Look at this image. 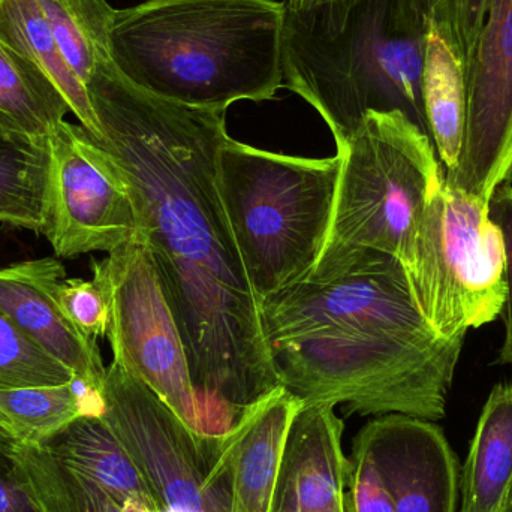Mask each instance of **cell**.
Here are the masks:
<instances>
[{
    "label": "cell",
    "mask_w": 512,
    "mask_h": 512,
    "mask_svg": "<svg viewBox=\"0 0 512 512\" xmlns=\"http://www.w3.org/2000/svg\"><path fill=\"white\" fill-rule=\"evenodd\" d=\"M86 87L98 143L131 182L143 245L185 342L204 433L222 435L280 387L262 301L219 192L227 110L153 95L113 62Z\"/></svg>",
    "instance_id": "6da1fadb"
},
{
    "label": "cell",
    "mask_w": 512,
    "mask_h": 512,
    "mask_svg": "<svg viewBox=\"0 0 512 512\" xmlns=\"http://www.w3.org/2000/svg\"><path fill=\"white\" fill-rule=\"evenodd\" d=\"M279 0H147L117 9L111 60L135 86L168 101L227 110L283 87Z\"/></svg>",
    "instance_id": "7a4b0ae2"
},
{
    "label": "cell",
    "mask_w": 512,
    "mask_h": 512,
    "mask_svg": "<svg viewBox=\"0 0 512 512\" xmlns=\"http://www.w3.org/2000/svg\"><path fill=\"white\" fill-rule=\"evenodd\" d=\"M424 51L426 36L400 26L393 0H366L348 11L286 8L283 86L318 111L337 150L369 111H402L429 135Z\"/></svg>",
    "instance_id": "3957f363"
},
{
    "label": "cell",
    "mask_w": 512,
    "mask_h": 512,
    "mask_svg": "<svg viewBox=\"0 0 512 512\" xmlns=\"http://www.w3.org/2000/svg\"><path fill=\"white\" fill-rule=\"evenodd\" d=\"M463 340L430 325L324 331L271 349L280 385L304 405L364 415L445 417Z\"/></svg>",
    "instance_id": "277c9868"
},
{
    "label": "cell",
    "mask_w": 512,
    "mask_h": 512,
    "mask_svg": "<svg viewBox=\"0 0 512 512\" xmlns=\"http://www.w3.org/2000/svg\"><path fill=\"white\" fill-rule=\"evenodd\" d=\"M340 156L301 158L225 138L218 186L256 294L309 279L333 221Z\"/></svg>",
    "instance_id": "5b68a950"
},
{
    "label": "cell",
    "mask_w": 512,
    "mask_h": 512,
    "mask_svg": "<svg viewBox=\"0 0 512 512\" xmlns=\"http://www.w3.org/2000/svg\"><path fill=\"white\" fill-rule=\"evenodd\" d=\"M340 156L333 221L315 270L330 282L369 254L402 262L444 171L432 138L402 111H369Z\"/></svg>",
    "instance_id": "8992f818"
},
{
    "label": "cell",
    "mask_w": 512,
    "mask_h": 512,
    "mask_svg": "<svg viewBox=\"0 0 512 512\" xmlns=\"http://www.w3.org/2000/svg\"><path fill=\"white\" fill-rule=\"evenodd\" d=\"M412 298L445 339L501 316L505 246L489 203L442 183L427 204L402 259Z\"/></svg>",
    "instance_id": "52a82bcc"
},
{
    "label": "cell",
    "mask_w": 512,
    "mask_h": 512,
    "mask_svg": "<svg viewBox=\"0 0 512 512\" xmlns=\"http://www.w3.org/2000/svg\"><path fill=\"white\" fill-rule=\"evenodd\" d=\"M102 400V420L161 512H231L236 424L222 435L195 432L117 360L107 367Z\"/></svg>",
    "instance_id": "ba28073f"
},
{
    "label": "cell",
    "mask_w": 512,
    "mask_h": 512,
    "mask_svg": "<svg viewBox=\"0 0 512 512\" xmlns=\"http://www.w3.org/2000/svg\"><path fill=\"white\" fill-rule=\"evenodd\" d=\"M110 304L113 360L143 381L192 430L204 433L182 333L149 251L131 243L92 261ZM206 435V433H204Z\"/></svg>",
    "instance_id": "9c48e42d"
},
{
    "label": "cell",
    "mask_w": 512,
    "mask_h": 512,
    "mask_svg": "<svg viewBox=\"0 0 512 512\" xmlns=\"http://www.w3.org/2000/svg\"><path fill=\"white\" fill-rule=\"evenodd\" d=\"M345 512H459L462 469L435 421L381 415L355 436Z\"/></svg>",
    "instance_id": "30bf717a"
},
{
    "label": "cell",
    "mask_w": 512,
    "mask_h": 512,
    "mask_svg": "<svg viewBox=\"0 0 512 512\" xmlns=\"http://www.w3.org/2000/svg\"><path fill=\"white\" fill-rule=\"evenodd\" d=\"M50 179L42 234L74 258L143 243L134 191L116 159L83 126L63 122L48 137Z\"/></svg>",
    "instance_id": "8fae6325"
},
{
    "label": "cell",
    "mask_w": 512,
    "mask_h": 512,
    "mask_svg": "<svg viewBox=\"0 0 512 512\" xmlns=\"http://www.w3.org/2000/svg\"><path fill=\"white\" fill-rule=\"evenodd\" d=\"M445 183L489 203L512 185V0H489L466 72L462 152Z\"/></svg>",
    "instance_id": "7c38bea8"
},
{
    "label": "cell",
    "mask_w": 512,
    "mask_h": 512,
    "mask_svg": "<svg viewBox=\"0 0 512 512\" xmlns=\"http://www.w3.org/2000/svg\"><path fill=\"white\" fill-rule=\"evenodd\" d=\"M65 279V267L56 258L0 268V312L78 379L102 393L107 367L96 339L78 330L60 304L59 289Z\"/></svg>",
    "instance_id": "4fadbf2b"
},
{
    "label": "cell",
    "mask_w": 512,
    "mask_h": 512,
    "mask_svg": "<svg viewBox=\"0 0 512 512\" xmlns=\"http://www.w3.org/2000/svg\"><path fill=\"white\" fill-rule=\"evenodd\" d=\"M334 406L304 405L283 448L270 512H345L348 457Z\"/></svg>",
    "instance_id": "5bb4252c"
},
{
    "label": "cell",
    "mask_w": 512,
    "mask_h": 512,
    "mask_svg": "<svg viewBox=\"0 0 512 512\" xmlns=\"http://www.w3.org/2000/svg\"><path fill=\"white\" fill-rule=\"evenodd\" d=\"M304 403L280 385L239 418L231 512H270L289 427Z\"/></svg>",
    "instance_id": "9a60e30c"
},
{
    "label": "cell",
    "mask_w": 512,
    "mask_h": 512,
    "mask_svg": "<svg viewBox=\"0 0 512 512\" xmlns=\"http://www.w3.org/2000/svg\"><path fill=\"white\" fill-rule=\"evenodd\" d=\"M512 495V385L493 388L462 469L459 512H504Z\"/></svg>",
    "instance_id": "2e32d148"
},
{
    "label": "cell",
    "mask_w": 512,
    "mask_h": 512,
    "mask_svg": "<svg viewBox=\"0 0 512 512\" xmlns=\"http://www.w3.org/2000/svg\"><path fill=\"white\" fill-rule=\"evenodd\" d=\"M104 400L81 379L50 387L0 390V429L18 447H44L83 417H101Z\"/></svg>",
    "instance_id": "e0dca14e"
},
{
    "label": "cell",
    "mask_w": 512,
    "mask_h": 512,
    "mask_svg": "<svg viewBox=\"0 0 512 512\" xmlns=\"http://www.w3.org/2000/svg\"><path fill=\"white\" fill-rule=\"evenodd\" d=\"M0 41L44 72L65 96L80 125L101 140L86 84L63 57L39 0H0Z\"/></svg>",
    "instance_id": "ac0fdd59"
},
{
    "label": "cell",
    "mask_w": 512,
    "mask_h": 512,
    "mask_svg": "<svg viewBox=\"0 0 512 512\" xmlns=\"http://www.w3.org/2000/svg\"><path fill=\"white\" fill-rule=\"evenodd\" d=\"M423 104L430 138L447 173L456 168L462 152L466 74L456 51L433 29L426 33Z\"/></svg>",
    "instance_id": "d6986e66"
},
{
    "label": "cell",
    "mask_w": 512,
    "mask_h": 512,
    "mask_svg": "<svg viewBox=\"0 0 512 512\" xmlns=\"http://www.w3.org/2000/svg\"><path fill=\"white\" fill-rule=\"evenodd\" d=\"M48 179V138L0 134V222L42 234Z\"/></svg>",
    "instance_id": "ffe728a7"
},
{
    "label": "cell",
    "mask_w": 512,
    "mask_h": 512,
    "mask_svg": "<svg viewBox=\"0 0 512 512\" xmlns=\"http://www.w3.org/2000/svg\"><path fill=\"white\" fill-rule=\"evenodd\" d=\"M68 113L47 75L0 41V116L27 137L48 138Z\"/></svg>",
    "instance_id": "44dd1931"
},
{
    "label": "cell",
    "mask_w": 512,
    "mask_h": 512,
    "mask_svg": "<svg viewBox=\"0 0 512 512\" xmlns=\"http://www.w3.org/2000/svg\"><path fill=\"white\" fill-rule=\"evenodd\" d=\"M60 51L87 84L111 60V29L117 9L107 0H39Z\"/></svg>",
    "instance_id": "7402d4cb"
},
{
    "label": "cell",
    "mask_w": 512,
    "mask_h": 512,
    "mask_svg": "<svg viewBox=\"0 0 512 512\" xmlns=\"http://www.w3.org/2000/svg\"><path fill=\"white\" fill-rule=\"evenodd\" d=\"M397 21L406 32L426 36L433 29L471 68L489 0H393Z\"/></svg>",
    "instance_id": "603a6c76"
},
{
    "label": "cell",
    "mask_w": 512,
    "mask_h": 512,
    "mask_svg": "<svg viewBox=\"0 0 512 512\" xmlns=\"http://www.w3.org/2000/svg\"><path fill=\"white\" fill-rule=\"evenodd\" d=\"M77 376L0 312V390L50 387Z\"/></svg>",
    "instance_id": "cb8c5ba5"
},
{
    "label": "cell",
    "mask_w": 512,
    "mask_h": 512,
    "mask_svg": "<svg viewBox=\"0 0 512 512\" xmlns=\"http://www.w3.org/2000/svg\"><path fill=\"white\" fill-rule=\"evenodd\" d=\"M59 300L72 324L87 336L105 337L110 327V304L104 288L95 279L63 280Z\"/></svg>",
    "instance_id": "d4e9b609"
},
{
    "label": "cell",
    "mask_w": 512,
    "mask_h": 512,
    "mask_svg": "<svg viewBox=\"0 0 512 512\" xmlns=\"http://www.w3.org/2000/svg\"><path fill=\"white\" fill-rule=\"evenodd\" d=\"M490 219L498 225L504 237L505 246V295L504 316L505 336L504 345L499 354V361L512 364V185L501 186L489 201Z\"/></svg>",
    "instance_id": "484cf974"
},
{
    "label": "cell",
    "mask_w": 512,
    "mask_h": 512,
    "mask_svg": "<svg viewBox=\"0 0 512 512\" xmlns=\"http://www.w3.org/2000/svg\"><path fill=\"white\" fill-rule=\"evenodd\" d=\"M0 512H39L11 469L6 474H0Z\"/></svg>",
    "instance_id": "4316f807"
},
{
    "label": "cell",
    "mask_w": 512,
    "mask_h": 512,
    "mask_svg": "<svg viewBox=\"0 0 512 512\" xmlns=\"http://www.w3.org/2000/svg\"><path fill=\"white\" fill-rule=\"evenodd\" d=\"M366 0H285L286 8L294 12L313 11V9H336V11H348L352 6Z\"/></svg>",
    "instance_id": "83f0119b"
},
{
    "label": "cell",
    "mask_w": 512,
    "mask_h": 512,
    "mask_svg": "<svg viewBox=\"0 0 512 512\" xmlns=\"http://www.w3.org/2000/svg\"><path fill=\"white\" fill-rule=\"evenodd\" d=\"M12 442L8 436L5 435L2 429H0V454L2 456L8 457V454L11 453Z\"/></svg>",
    "instance_id": "f1b7e54d"
},
{
    "label": "cell",
    "mask_w": 512,
    "mask_h": 512,
    "mask_svg": "<svg viewBox=\"0 0 512 512\" xmlns=\"http://www.w3.org/2000/svg\"><path fill=\"white\" fill-rule=\"evenodd\" d=\"M0 134H21V132H18L5 117L0 116Z\"/></svg>",
    "instance_id": "f546056e"
},
{
    "label": "cell",
    "mask_w": 512,
    "mask_h": 512,
    "mask_svg": "<svg viewBox=\"0 0 512 512\" xmlns=\"http://www.w3.org/2000/svg\"><path fill=\"white\" fill-rule=\"evenodd\" d=\"M504 512H512V495L510 498V502H508L507 508H505Z\"/></svg>",
    "instance_id": "4dcf8cb0"
}]
</instances>
